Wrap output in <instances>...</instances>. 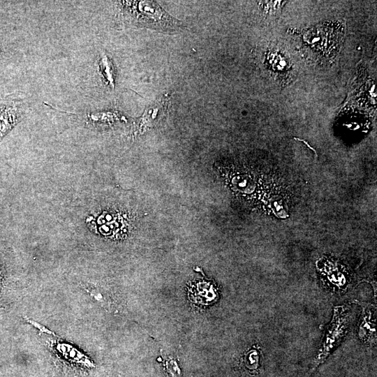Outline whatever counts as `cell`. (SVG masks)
Masks as SVG:
<instances>
[{
	"instance_id": "cell-1",
	"label": "cell",
	"mask_w": 377,
	"mask_h": 377,
	"mask_svg": "<svg viewBox=\"0 0 377 377\" xmlns=\"http://www.w3.org/2000/svg\"><path fill=\"white\" fill-rule=\"evenodd\" d=\"M118 5V21L122 25L170 32L182 28V22L170 16L154 1H121Z\"/></svg>"
},
{
	"instance_id": "cell-2",
	"label": "cell",
	"mask_w": 377,
	"mask_h": 377,
	"mask_svg": "<svg viewBox=\"0 0 377 377\" xmlns=\"http://www.w3.org/2000/svg\"><path fill=\"white\" fill-rule=\"evenodd\" d=\"M22 284L21 269L14 251L0 244V307L19 297Z\"/></svg>"
},
{
	"instance_id": "cell-3",
	"label": "cell",
	"mask_w": 377,
	"mask_h": 377,
	"mask_svg": "<svg viewBox=\"0 0 377 377\" xmlns=\"http://www.w3.org/2000/svg\"><path fill=\"white\" fill-rule=\"evenodd\" d=\"M350 314V309L347 306H334L332 318L325 330L321 346L305 377H310L341 342L348 328Z\"/></svg>"
},
{
	"instance_id": "cell-4",
	"label": "cell",
	"mask_w": 377,
	"mask_h": 377,
	"mask_svg": "<svg viewBox=\"0 0 377 377\" xmlns=\"http://www.w3.org/2000/svg\"><path fill=\"white\" fill-rule=\"evenodd\" d=\"M353 302L362 307L361 318L357 332L359 339L365 344L375 345L376 343V307L371 304L357 300H354Z\"/></svg>"
},
{
	"instance_id": "cell-5",
	"label": "cell",
	"mask_w": 377,
	"mask_h": 377,
	"mask_svg": "<svg viewBox=\"0 0 377 377\" xmlns=\"http://www.w3.org/2000/svg\"><path fill=\"white\" fill-rule=\"evenodd\" d=\"M22 111L15 101H7L0 106V141L20 121Z\"/></svg>"
},
{
	"instance_id": "cell-6",
	"label": "cell",
	"mask_w": 377,
	"mask_h": 377,
	"mask_svg": "<svg viewBox=\"0 0 377 377\" xmlns=\"http://www.w3.org/2000/svg\"><path fill=\"white\" fill-rule=\"evenodd\" d=\"M261 361L262 350L259 346H253L242 355L239 369L245 377H258Z\"/></svg>"
},
{
	"instance_id": "cell-7",
	"label": "cell",
	"mask_w": 377,
	"mask_h": 377,
	"mask_svg": "<svg viewBox=\"0 0 377 377\" xmlns=\"http://www.w3.org/2000/svg\"><path fill=\"white\" fill-rule=\"evenodd\" d=\"M168 105L169 98L167 95L157 99L145 111L143 116L140 119V126L144 125L145 126L156 123L158 118H161L165 114Z\"/></svg>"
},
{
	"instance_id": "cell-8",
	"label": "cell",
	"mask_w": 377,
	"mask_h": 377,
	"mask_svg": "<svg viewBox=\"0 0 377 377\" xmlns=\"http://www.w3.org/2000/svg\"><path fill=\"white\" fill-rule=\"evenodd\" d=\"M98 68L101 77L105 85L111 89L114 87V68L110 57L101 52L98 59Z\"/></svg>"
},
{
	"instance_id": "cell-9",
	"label": "cell",
	"mask_w": 377,
	"mask_h": 377,
	"mask_svg": "<svg viewBox=\"0 0 377 377\" xmlns=\"http://www.w3.org/2000/svg\"><path fill=\"white\" fill-rule=\"evenodd\" d=\"M166 372L169 377H180V370L176 362L168 360L165 362Z\"/></svg>"
}]
</instances>
